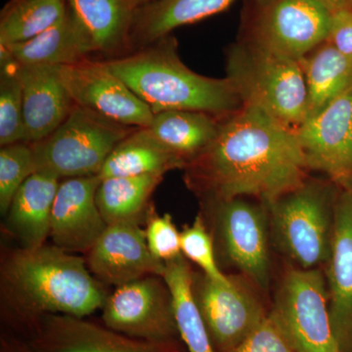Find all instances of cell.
Listing matches in <instances>:
<instances>
[{
  "label": "cell",
  "mask_w": 352,
  "mask_h": 352,
  "mask_svg": "<svg viewBox=\"0 0 352 352\" xmlns=\"http://www.w3.org/2000/svg\"><path fill=\"white\" fill-rule=\"evenodd\" d=\"M193 274L183 254L166 263L163 277L173 296L178 333L187 352H217L194 296Z\"/></svg>",
  "instance_id": "484cf974"
},
{
  "label": "cell",
  "mask_w": 352,
  "mask_h": 352,
  "mask_svg": "<svg viewBox=\"0 0 352 352\" xmlns=\"http://www.w3.org/2000/svg\"><path fill=\"white\" fill-rule=\"evenodd\" d=\"M65 1L87 31L94 53L109 59L131 53V27L138 9L131 0Z\"/></svg>",
  "instance_id": "44dd1931"
},
{
  "label": "cell",
  "mask_w": 352,
  "mask_h": 352,
  "mask_svg": "<svg viewBox=\"0 0 352 352\" xmlns=\"http://www.w3.org/2000/svg\"><path fill=\"white\" fill-rule=\"evenodd\" d=\"M105 61L154 113L186 110L226 116L243 106L228 78L199 75L183 63L171 34Z\"/></svg>",
  "instance_id": "3957f363"
},
{
  "label": "cell",
  "mask_w": 352,
  "mask_h": 352,
  "mask_svg": "<svg viewBox=\"0 0 352 352\" xmlns=\"http://www.w3.org/2000/svg\"><path fill=\"white\" fill-rule=\"evenodd\" d=\"M131 1L135 6L136 8H138V7L151 3V2L155 1V0H131Z\"/></svg>",
  "instance_id": "8d00e7d4"
},
{
  "label": "cell",
  "mask_w": 352,
  "mask_h": 352,
  "mask_svg": "<svg viewBox=\"0 0 352 352\" xmlns=\"http://www.w3.org/2000/svg\"><path fill=\"white\" fill-rule=\"evenodd\" d=\"M184 168V162L164 149L147 127H138L113 150L98 176L105 179L119 176L164 175Z\"/></svg>",
  "instance_id": "d4e9b609"
},
{
  "label": "cell",
  "mask_w": 352,
  "mask_h": 352,
  "mask_svg": "<svg viewBox=\"0 0 352 352\" xmlns=\"http://www.w3.org/2000/svg\"><path fill=\"white\" fill-rule=\"evenodd\" d=\"M221 117L199 111H164L155 113L147 129L164 149L179 157L186 166L212 144Z\"/></svg>",
  "instance_id": "603a6c76"
},
{
  "label": "cell",
  "mask_w": 352,
  "mask_h": 352,
  "mask_svg": "<svg viewBox=\"0 0 352 352\" xmlns=\"http://www.w3.org/2000/svg\"><path fill=\"white\" fill-rule=\"evenodd\" d=\"M24 97L25 142L34 144L61 126L75 106L59 75V67L19 66Z\"/></svg>",
  "instance_id": "ac0fdd59"
},
{
  "label": "cell",
  "mask_w": 352,
  "mask_h": 352,
  "mask_svg": "<svg viewBox=\"0 0 352 352\" xmlns=\"http://www.w3.org/2000/svg\"><path fill=\"white\" fill-rule=\"evenodd\" d=\"M101 309L104 325L129 337L150 342L179 338L173 296L164 277H145L116 287Z\"/></svg>",
  "instance_id": "9c48e42d"
},
{
  "label": "cell",
  "mask_w": 352,
  "mask_h": 352,
  "mask_svg": "<svg viewBox=\"0 0 352 352\" xmlns=\"http://www.w3.org/2000/svg\"><path fill=\"white\" fill-rule=\"evenodd\" d=\"M180 243L183 256L197 264L204 274L219 283L230 284L231 278L224 275L217 265L214 242L201 214L197 215L191 226L183 228Z\"/></svg>",
  "instance_id": "4dcf8cb0"
},
{
  "label": "cell",
  "mask_w": 352,
  "mask_h": 352,
  "mask_svg": "<svg viewBox=\"0 0 352 352\" xmlns=\"http://www.w3.org/2000/svg\"><path fill=\"white\" fill-rule=\"evenodd\" d=\"M226 78L243 106L258 109L294 131L305 122L307 85L298 60L240 39L227 48Z\"/></svg>",
  "instance_id": "277c9868"
},
{
  "label": "cell",
  "mask_w": 352,
  "mask_h": 352,
  "mask_svg": "<svg viewBox=\"0 0 352 352\" xmlns=\"http://www.w3.org/2000/svg\"><path fill=\"white\" fill-rule=\"evenodd\" d=\"M336 198L327 183L307 179L266 206L278 244L303 270L330 258Z\"/></svg>",
  "instance_id": "8992f818"
},
{
  "label": "cell",
  "mask_w": 352,
  "mask_h": 352,
  "mask_svg": "<svg viewBox=\"0 0 352 352\" xmlns=\"http://www.w3.org/2000/svg\"><path fill=\"white\" fill-rule=\"evenodd\" d=\"M330 17L318 0H254L242 39L300 61L326 41Z\"/></svg>",
  "instance_id": "52a82bcc"
},
{
  "label": "cell",
  "mask_w": 352,
  "mask_h": 352,
  "mask_svg": "<svg viewBox=\"0 0 352 352\" xmlns=\"http://www.w3.org/2000/svg\"><path fill=\"white\" fill-rule=\"evenodd\" d=\"M335 50L352 60V7L346 6L331 11L327 39Z\"/></svg>",
  "instance_id": "836d02e7"
},
{
  "label": "cell",
  "mask_w": 352,
  "mask_h": 352,
  "mask_svg": "<svg viewBox=\"0 0 352 352\" xmlns=\"http://www.w3.org/2000/svg\"><path fill=\"white\" fill-rule=\"evenodd\" d=\"M208 204L219 219L222 243L231 263L254 283L266 288L270 252L265 210L241 198Z\"/></svg>",
  "instance_id": "9a60e30c"
},
{
  "label": "cell",
  "mask_w": 352,
  "mask_h": 352,
  "mask_svg": "<svg viewBox=\"0 0 352 352\" xmlns=\"http://www.w3.org/2000/svg\"><path fill=\"white\" fill-rule=\"evenodd\" d=\"M0 352H38L25 338L18 333L2 329L0 333Z\"/></svg>",
  "instance_id": "e575fe53"
},
{
  "label": "cell",
  "mask_w": 352,
  "mask_h": 352,
  "mask_svg": "<svg viewBox=\"0 0 352 352\" xmlns=\"http://www.w3.org/2000/svg\"><path fill=\"white\" fill-rule=\"evenodd\" d=\"M25 142L24 97L17 65L1 62L0 72V145Z\"/></svg>",
  "instance_id": "f1b7e54d"
},
{
  "label": "cell",
  "mask_w": 352,
  "mask_h": 352,
  "mask_svg": "<svg viewBox=\"0 0 352 352\" xmlns=\"http://www.w3.org/2000/svg\"><path fill=\"white\" fill-rule=\"evenodd\" d=\"M164 175L119 176L101 179L96 200L107 224L145 222L151 197Z\"/></svg>",
  "instance_id": "4316f807"
},
{
  "label": "cell",
  "mask_w": 352,
  "mask_h": 352,
  "mask_svg": "<svg viewBox=\"0 0 352 352\" xmlns=\"http://www.w3.org/2000/svg\"><path fill=\"white\" fill-rule=\"evenodd\" d=\"M85 261L101 284L115 288L145 277H163L166 270V263L150 252L144 229L134 222L109 224Z\"/></svg>",
  "instance_id": "5bb4252c"
},
{
  "label": "cell",
  "mask_w": 352,
  "mask_h": 352,
  "mask_svg": "<svg viewBox=\"0 0 352 352\" xmlns=\"http://www.w3.org/2000/svg\"><path fill=\"white\" fill-rule=\"evenodd\" d=\"M98 175L66 178L60 182L52 214L50 237L64 251L87 254L108 226L98 205Z\"/></svg>",
  "instance_id": "2e32d148"
},
{
  "label": "cell",
  "mask_w": 352,
  "mask_h": 352,
  "mask_svg": "<svg viewBox=\"0 0 352 352\" xmlns=\"http://www.w3.org/2000/svg\"><path fill=\"white\" fill-rule=\"evenodd\" d=\"M231 352H296L272 317L267 315Z\"/></svg>",
  "instance_id": "d6a6232c"
},
{
  "label": "cell",
  "mask_w": 352,
  "mask_h": 352,
  "mask_svg": "<svg viewBox=\"0 0 352 352\" xmlns=\"http://www.w3.org/2000/svg\"><path fill=\"white\" fill-rule=\"evenodd\" d=\"M318 1L327 7L329 10L333 11L340 8V7L349 6L352 0H318Z\"/></svg>",
  "instance_id": "d590c367"
},
{
  "label": "cell",
  "mask_w": 352,
  "mask_h": 352,
  "mask_svg": "<svg viewBox=\"0 0 352 352\" xmlns=\"http://www.w3.org/2000/svg\"><path fill=\"white\" fill-rule=\"evenodd\" d=\"M300 62L307 85V120L352 87V60L324 41Z\"/></svg>",
  "instance_id": "cb8c5ba5"
},
{
  "label": "cell",
  "mask_w": 352,
  "mask_h": 352,
  "mask_svg": "<svg viewBox=\"0 0 352 352\" xmlns=\"http://www.w3.org/2000/svg\"><path fill=\"white\" fill-rule=\"evenodd\" d=\"M145 224L146 241L155 258L166 263L182 256L180 232L170 214H157L151 204L146 214Z\"/></svg>",
  "instance_id": "1f68e13d"
},
{
  "label": "cell",
  "mask_w": 352,
  "mask_h": 352,
  "mask_svg": "<svg viewBox=\"0 0 352 352\" xmlns=\"http://www.w3.org/2000/svg\"><path fill=\"white\" fill-rule=\"evenodd\" d=\"M221 284L203 272L193 274V293L214 349L231 352L267 315L239 279Z\"/></svg>",
  "instance_id": "7c38bea8"
},
{
  "label": "cell",
  "mask_w": 352,
  "mask_h": 352,
  "mask_svg": "<svg viewBox=\"0 0 352 352\" xmlns=\"http://www.w3.org/2000/svg\"><path fill=\"white\" fill-rule=\"evenodd\" d=\"M294 129L249 106L222 116L212 144L184 168L187 187L207 203L249 196L266 206L307 180Z\"/></svg>",
  "instance_id": "6da1fadb"
},
{
  "label": "cell",
  "mask_w": 352,
  "mask_h": 352,
  "mask_svg": "<svg viewBox=\"0 0 352 352\" xmlns=\"http://www.w3.org/2000/svg\"><path fill=\"white\" fill-rule=\"evenodd\" d=\"M107 296L85 259L55 245L1 252L0 316L21 337L44 315L89 316Z\"/></svg>",
  "instance_id": "7a4b0ae2"
},
{
  "label": "cell",
  "mask_w": 352,
  "mask_h": 352,
  "mask_svg": "<svg viewBox=\"0 0 352 352\" xmlns=\"http://www.w3.org/2000/svg\"><path fill=\"white\" fill-rule=\"evenodd\" d=\"M270 315L296 352H342L333 330L325 278L317 268L289 270Z\"/></svg>",
  "instance_id": "ba28073f"
},
{
  "label": "cell",
  "mask_w": 352,
  "mask_h": 352,
  "mask_svg": "<svg viewBox=\"0 0 352 352\" xmlns=\"http://www.w3.org/2000/svg\"><path fill=\"white\" fill-rule=\"evenodd\" d=\"M308 170L352 190V87L295 129Z\"/></svg>",
  "instance_id": "30bf717a"
},
{
  "label": "cell",
  "mask_w": 352,
  "mask_h": 352,
  "mask_svg": "<svg viewBox=\"0 0 352 352\" xmlns=\"http://www.w3.org/2000/svg\"><path fill=\"white\" fill-rule=\"evenodd\" d=\"M23 338L38 352H183L176 340L135 339L69 315H44Z\"/></svg>",
  "instance_id": "4fadbf2b"
},
{
  "label": "cell",
  "mask_w": 352,
  "mask_h": 352,
  "mask_svg": "<svg viewBox=\"0 0 352 352\" xmlns=\"http://www.w3.org/2000/svg\"><path fill=\"white\" fill-rule=\"evenodd\" d=\"M60 182L58 176L38 170L14 196L4 215V229L20 243V247L34 249L45 245L50 235L51 214Z\"/></svg>",
  "instance_id": "ffe728a7"
},
{
  "label": "cell",
  "mask_w": 352,
  "mask_h": 352,
  "mask_svg": "<svg viewBox=\"0 0 352 352\" xmlns=\"http://www.w3.org/2000/svg\"><path fill=\"white\" fill-rule=\"evenodd\" d=\"M236 0H155L138 7L131 32V53L150 45L173 30L217 15Z\"/></svg>",
  "instance_id": "7402d4cb"
},
{
  "label": "cell",
  "mask_w": 352,
  "mask_h": 352,
  "mask_svg": "<svg viewBox=\"0 0 352 352\" xmlns=\"http://www.w3.org/2000/svg\"><path fill=\"white\" fill-rule=\"evenodd\" d=\"M94 53L87 31L69 6L59 22L34 38L0 46L1 62L10 61L19 66H68Z\"/></svg>",
  "instance_id": "d6986e66"
},
{
  "label": "cell",
  "mask_w": 352,
  "mask_h": 352,
  "mask_svg": "<svg viewBox=\"0 0 352 352\" xmlns=\"http://www.w3.org/2000/svg\"><path fill=\"white\" fill-rule=\"evenodd\" d=\"M32 144L25 142L3 146L0 150V212L6 215L23 183L38 171Z\"/></svg>",
  "instance_id": "f546056e"
},
{
  "label": "cell",
  "mask_w": 352,
  "mask_h": 352,
  "mask_svg": "<svg viewBox=\"0 0 352 352\" xmlns=\"http://www.w3.org/2000/svg\"><path fill=\"white\" fill-rule=\"evenodd\" d=\"M136 129L75 104L56 131L32 144L38 170L60 179L98 175L113 150Z\"/></svg>",
  "instance_id": "5b68a950"
},
{
  "label": "cell",
  "mask_w": 352,
  "mask_h": 352,
  "mask_svg": "<svg viewBox=\"0 0 352 352\" xmlns=\"http://www.w3.org/2000/svg\"><path fill=\"white\" fill-rule=\"evenodd\" d=\"M59 75L76 105L124 126L151 124L155 115L151 109L109 68L106 61L87 58L59 67Z\"/></svg>",
  "instance_id": "8fae6325"
},
{
  "label": "cell",
  "mask_w": 352,
  "mask_h": 352,
  "mask_svg": "<svg viewBox=\"0 0 352 352\" xmlns=\"http://www.w3.org/2000/svg\"><path fill=\"white\" fill-rule=\"evenodd\" d=\"M65 0H9L0 14V46L24 43L59 22Z\"/></svg>",
  "instance_id": "83f0119b"
},
{
  "label": "cell",
  "mask_w": 352,
  "mask_h": 352,
  "mask_svg": "<svg viewBox=\"0 0 352 352\" xmlns=\"http://www.w3.org/2000/svg\"><path fill=\"white\" fill-rule=\"evenodd\" d=\"M328 261L331 320L344 352L352 347V190L336 198Z\"/></svg>",
  "instance_id": "e0dca14e"
}]
</instances>
